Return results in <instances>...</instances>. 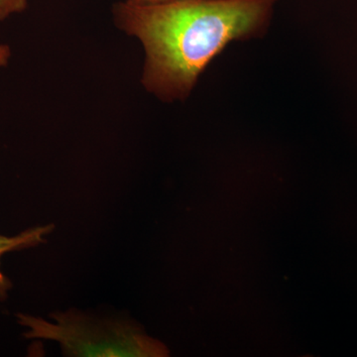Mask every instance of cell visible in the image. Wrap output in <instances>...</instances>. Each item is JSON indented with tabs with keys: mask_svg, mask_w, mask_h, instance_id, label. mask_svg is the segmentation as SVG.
<instances>
[{
	"mask_svg": "<svg viewBox=\"0 0 357 357\" xmlns=\"http://www.w3.org/2000/svg\"><path fill=\"white\" fill-rule=\"evenodd\" d=\"M279 0H178L114 6L117 27L146 51L142 84L166 100H185L225 47L261 36Z\"/></svg>",
	"mask_w": 357,
	"mask_h": 357,
	"instance_id": "obj_1",
	"label": "cell"
},
{
	"mask_svg": "<svg viewBox=\"0 0 357 357\" xmlns=\"http://www.w3.org/2000/svg\"><path fill=\"white\" fill-rule=\"evenodd\" d=\"M27 326L28 338L56 340L70 356L154 357L165 356V349L139 328L126 321H98L76 312L52 314L56 323L18 314Z\"/></svg>",
	"mask_w": 357,
	"mask_h": 357,
	"instance_id": "obj_2",
	"label": "cell"
},
{
	"mask_svg": "<svg viewBox=\"0 0 357 357\" xmlns=\"http://www.w3.org/2000/svg\"><path fill=\"white\" fill-rule=\"evenodd\" d=\"M53 229L54 227L51 225L26 230L17 236H0V259L2 255L11 251L22 250V249L33 248L43 243L45 241L43 236L50 234ZM9 287H10V283L0 271V298L6 297Z\"/></svg>",
	"mask_w": 357,
	"mask_h": 357,
	"instance_id": "obj_3",
	"label": "cell"
},
{
	"mask_svg": "<svg viewBox=\"0 0 357 357\" xmlns=\"http://www.w3.org/2000/svg\"><path fill=\"white\" fill-rule=\"evenodd\" d=\"M27 7V0H0V21L14 13H21Z\"/></svg>",
	"mask_w": 357,
	"mask_h": 357,
	"instance_id": "obj_4",
	"label": "cell"
},
{
	"mask_svg": "<svg viewBox=\"0 0 357 357\" xmlns=\"http://www.w3.org/2000/svg\"><path fill=\"white\" fill-rule=\"evenodd\" d=\"M11 51L7 45L0 44V67H6L10 59Z\"/></svg>",
	"mask_w": 357,
	"mask_h": 357,
	"instance_id": "obj_5",
	"label": "cell"
},
{
	"mask_svg": "<svg viewBox=\"0 0 357 357\" xmlns=\"http://www.w3.org/2000/svg\"><path fill=\"white\" fill-rule=\"evenodd\" d=\"M126 1L136 6H152V4L166 3V2L178 1V0H126Z\"/></svg>",
	"mask_w": 357,
	"mask_h": 357,
	"instance_id": "obj_6",
	"label": "cell"
}]
</instances>
